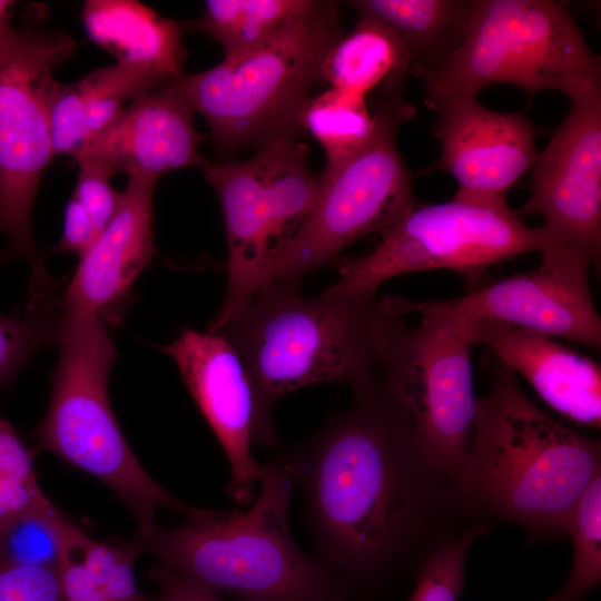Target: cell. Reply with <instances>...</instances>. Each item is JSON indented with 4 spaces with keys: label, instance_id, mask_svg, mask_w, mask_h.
Listing matches in <instances>:
<instances>
[{
    "label": "cell",
    "instance_id": "obj_1",
    "mask_svg": "<svg viewBox=\"0 0 601 601\" xmlns=\"http://www.w3.org/2000/svg\"><path fill=\"white\" fill-rule=\"evenodd\" d=\"M274 463L304 501L315 560L348 591L427 559L467 531L493 525L469 508L457 481L423 447L382 380Z\"/></svg>",
    "mask_w": 601,
    "mask_h": 601
},
{
    "label": "cell",
    "instance_id": "obj_2",
    "mask_svg": "<svg viewBox=\"0 0 601 601\" xmlns=\"http://www.w3.org/2000/svg\"><path fill=\"white\" fill-rule=\"evenodd\" d=\"M491 387L477 397L459 479L472 512L493 525L516 524L528 540L568 536L574 509L601 474V443L549 416L492 353Z\"/></svg>",
    "mask_w": 601,
    "mask_h": 601
},
{
    "label": "cell",
    "instance_id": "obj_3",
    "mask_svg": "<svg viewBox=\"0 0 601 601\" xmlns=\"http://www.w3.org/2000/svg\"><path fill=\"white\" fill-rule=\"evenodd\" d=\"M247 511L189 506L175 528L138 529L142 553L218 594L242 601H351L346 588L294 539L292 484L274 463Z\"/></svg>",
    "mask_w": 601,
    "mask_h": 601
},
{
    "label": "cell",
    "instance_id": "obj_4",
    "mask_svg": "<svg viewBox=\"0 0 601 601\" xmlns=\"http://www.w3.org/2000/svg\"><path fill=\"white\" fill-rule=\"evenodd\" d=\"M384 299L375 294L304 297L298 286L267 283L217 332L242 358L258 411L259 443L275 444L272 408L321 383L353 386L373 376Z\"/></svg>",
    "mask_w": 601,
    "mask_h": 601
},
{
    "label": "cell",
    "instance_id": "obj_5",
    "mask_svg": "<svg viewBox=\"0 0 601 601\" xmlns=\"http://www.w3.org/2000/svg\"><path fill=\"white\" fill-rule=\"evenodd\" d=\"M57 345L49 405L35 431L39 445L111 489L138 529L155 523L157 509L184 514L190 505L146 472L118 425L108 396L117 352L106 323L96 313L60 302Z\"/></svg>",
    "mask_w": 601,
    "mask_h": 601
},
{
    "label": "cell",
    "instance_id": "obj_6",
    "mask_svg": "<svg viewBox=\"0 0 601 601\" xmlns=\"http://www.w3.org/2000/svg\"><path fill=\"white\" fill-rule=\"evenodd\" d=\"M343 36L336 3L314 1L259 47L178 83L220 150L295 138L311 88Z\"/></svg>",
    "mask_w": 601,
    "mask_h": 601
},
{
    "label": "cell",
    "instance_id": "obj_7",
    "mask_svg": "<svg viewBox=\"0 0 601 601\" xmlns=\"http://www.w3.org/2000/svg\"><path fill=\"white\" fill-rule=\"evenodd\" d=\"M430 105L510 83L529 96L601 81V61L565 7L552 0H475L450 60L422 76Z\"/></svg>",
    "mask_w": 601,
    "mask_h": 601
},
{
    "label": "cell",
    "instance_id": "obj_8",
    "mask_svg": "<svg viewBox=\"0 0 601 601\" xmlns=\"http://www.w3.org/2000/svg\"><path fill=\"white\" fill-rule=\"evenodd\" d=\"M384 299L378 364L382 382L411 417L430 457L457 483L471 443L477 397L472 347L460 321L418 300Z\"/></svg>",
    "mask_w": 601,
    "mask_h": 601
},
{
    "label": "cell",
    "instance_id": "obj_9",
    "mask_svg": "<svg viewBox=\"0 0 601 601\" xmlns=\"http://www.w3.org/2000/svg\"><path fill=\"white\" fill-rule=\"evenodd\" d=\"M551 244L541 227L526 225L506 197L456 191L442 204L416 203L367 254L342 258L338 278L324 293L375 294L397 275L449 269L466 277Z\"/></svg>",
    "mask_w": 601,
    "mask_h": 601
},
{
    "label": "cell",
    "instance_id": "obj_10",
    "mask_svg": "<svg viewBox=\"0 0 601 601\" xmlns=\"http://www.w3.org/2000/svg\"><path fill=\"white\" fill-rule=\"evenodd\" d=\"M414 110L398 97L376 111L372 140L332 171L318 176L314 207L266 265L267 283L299 286L308 273L337 259L356 240L386 231L417 200L412 174L396 145V129Z\"/></svg>",
    "mask_w": 601,
    "mask_h": 601
},
{
    "label": "cell",
    "instance_id": "obj_11",
    "mask_svg": "<svg viewBox=\"0 0 601 601\" xmlns=\"http://www.w3.org/2000/svg\"><path fill=\"white\" fill-rule=\"evenodd\" d=\"M203 170L221 205L228 247L226 295L207 327L215 333L258 293L266 265L314 207L319 181L307 145L296 138L273 140L247 160L210 162Z\"/></svg>",
    "mask_w": 601,
    "mask_h": 601
},
{
    "label": "cell",
    "instance_id": "obj_12",
    "mask_svg": "<svg viewBox=\"0 0 601 601\" xmlns=\"http://www.w3.org/2000/svg\"><path fill=\"white\" fill-rule=\"evenodd\" d=\"M76 50L73 39L46 29L14 30L0 42V233L6 249L31 273L45 268L32 234L40 180L55 156L49 120L53 69Z\"/></svg>",
    "mask_w": 601,
    "mask_h": 601
},
{
    "label": "cell",
    "instance_id": "obj_13",
    "mask_svg": "<svg viewBox=\"0 0 601 601\" xmlns=\"http://www.w3.org/2000/svg\"><path fill=\"white\" fill-rule=\"evenodd\" d=\"M535 268L447 300H420L461 321H492L599 349L601 318L591 293L594 264L584 248L550 244Z\"/></svg>",
    "mask_w": 601,
    "mask_h": 601
},
{
    "label": "cell",
    "instance_id": "obj_14",
    "mask_svg": "<svg viewBox=\"0 0 601 601\" xmlns=\"http://www.w3.org/2000/svg\"><path fill=\"white\" fill-rule=\"evenodd\" d=\"M571 108L532 166L531 195L516 210L539 214L551 244L601 255V81L566 95Z\"/></svg>",
    "mask_w": 601,
    "mask_h": 601
},
{
    "label": "cell",
    "instance_id": "obj_15",
    "mask_svg": "<svg viewBox=\"0 0 601 601\" xmlns=\"http://www.w3.org/2000/svg\"><path fill=\"white\" fill-rule=\"evenodd\" d=\"M160 348L174 359L227 456V495L239 505L250 504L268 464L258 463L252 454L253 443H259V420L254 387L242 358L220 334L191 328H184Z\"/></svg>",
    "mask_w": 601,
    "mask_h": 601
},
{
    "label": "cell",
    "instance_id": "obj_16",
    "mask_svg": "<svg viewBox=\"0 0 601 601\" xmlns=\"http://www.w3.org/2000/svg\"><path fill=\"white\" fill-rule=\"evenodd\" d=\"M427 106L436 114L432 131L441 154L425 174H450L462 193L506 197L531 170L536 129L523 114L489 109L474 96L446 97Z\"/></svg>",
    "mask_w": 601,
    "mask_h": 601
},
{
    "label": "cell",
    "instance_id": "obj_17",
    "mask_svg": "<svg viewBox=\"0 0 601 601\" xmlns=\"http://www.w3.org/2000/svg\"><path fill=\"white\" fill-rule=\"evenodd\" d=\"M194 114L178 78L167 81L134 98L73 158L110 178L126 173L158 180L175 169H204L210 164L199 152L206 136L197 131Z\"/></svg>",
    "mask_w": 601,
    "mask_h": 601
},
{
    "label": "cell",
    "instance_id": "obj_18",
    "mask_svg": "<svg viewBox=\"0 0 601 601\" xmlns=\"http://www.w3.org/2000/svg\"><path fill=\"white\" fill-rule=\"evenodd\" d=\"M156 183L151 177L128 175L117 211L61 287L65 307L96 313L112 326L121 324L132 286L156 254L152 230Z\"/></svg>",
    "mask_w": 601,
    "mask_h": 601
},
{
    "label": "cell",
    "instance_id": "obj_19",
    "mask_svg": "<svg viewBox=\"0 0 601 601\" xmlns=\"http://www.w3.org/2000/svg\"><path fill=\"white\" fill-rule=\"evenodd\" d=\"M457 321L475 344L487 345L525 378L549 407L577 425L600 430L601 370L595 361L536 332L492 321Z\"/></svg>",
    "mask_w": 601,
    "mask_h": 601
},
{
    "label": "cell",
    "instance_id": "obj_20",
    "mask_svg": "<svg viewBox=\"0 0 601 601\" xmlns=\"http://www.w3.org/2000/svg\"><path fill=\"white\" fill-rule=\"evenodd\" d=\"M167 81L148 68L116 62L76 82H57L49 105L55 156L73 157L134 98Z\"/></svg>",
    "mask_w": 601,
    "mask_h": 601
},
{
    "label": "cell",
    "instance_id": "obj_21",
    "mask_svg": "<svg viewBox=\"0 0 601 601\" xmlns=\"http://www.w3.org/2000/svg\"><path fill=\"white\" fill-rule=\"evenodd\" d=\"M81 19L88 37L117 62L179 78L186 59L183 26L132 0H88Z\"/></svg>",
    "mask_w": 601,
    "mask_h": 601
},
{
    "label": "cell",
    "instance_id": "obj_22",
    "mask_svg": "<svg viewBox=\"0 0 601 601\" xmlns=\"http://www.w3.org/2000/svg\"><path fill=\"white\" fill-rule=\"evenodd\" d=\"M361 18L387 27L410 55L414 76L443 67L461 43L475 0H356Z\"/></svg>",
    "mask_w": 601,
    "mask_h": 601
},
{
    "label": "cell",
    "instance_id": "obj_23",
    "mask_svg": "<svg viewBox=\"0 0 601 601\" xmlns=\"http://www.w3.org/2000/svg\"><path fill=\"white\" fill-rule=\"evenodd\" d=\"M412 62L403 43L381 22L361 18L327 53L321 78L334 88L366 95L387 81L400 85Z\"/></svg>",
    "mask_w": 601,
    "mask_h": 601
},
{
    "label": "cell",
    "instance_id": "obj_24",
    "mask_svg": "<svg viewBox=\"0 0 601 601\" xmlns=\"http://www.w3.org/2000/svg\"><path fill=\"white\" fill-rule=\"evenodd\" d=\"M314 0H208L203 16L187 22L209 33L223 47L225 58L250 51L306 11Z\"/></svg>",
    "mask_w": 601,
    "mask_h": 601
},
{
    "label": "cell",
    "instance_id": "obj_25",
    "mask_svg": "<svg viewBox=\"0 0 601 601\" xmlns=\"http://www.w3.org/2000/svg\"><path fill=\"white\" fill-rule=\"evenodd\" d=\"M300 127L324 148L326 162L322 173H328L372 140L377 116L370 111L364 95L331 87L307 100Z\"/></svg>",
    "mask_w": 601,
    "mask_h": 601
},
{
    "label": "cell",
    "instance_id": "obj_26",
    "mask_svg": "<svg viewBox=\"0 0 601 601\" xmlns=\"http://www.w3.org/2000/svg\"><path fill=\"white\" fill-rule=\"evenodd\" d=\"M61 285L29 289L22 309L0 314V387L27 366L32 356L57 344Z\"/></svg>",
    "mask_w": 601,
    "mask_h": 601
},
{
    "label": "cell",
    "instance_id": "obj_27",
    "mask_svg": "<svg viewBox=\"0 0 601 601\" xmlns=\"http://www.w3.org/2000/svg\"><path fill=\"white\" fill-rule=\"evenodd\" d=\"M62 549L82 564L107 601H159L145 594L136 582L135 563L142 551L135 538L116 544L97 541L72 522Z\"/></svg>",
    "mask_w": 601,
    "mask_h": 601
},
{
    "label": "cell",
    "instance_id": "obj_28",
    "mask_svg": "<svg viewBox=\"0 0 601 601\" xmlns=\"http://www.w3.org/2000/svg\"><path fill=\"white\" fill-rule=\"evenodd\" d=\"M72 521L56 504L32 510L0 530V560L58 569L63 538Z\"/></svg>",
    "mask_w": 601,
    "mask_h": 601
},
{
    "label": "cell",
    "instance_id": "obj_29",
    "mask_svg": "<svg viewBox=\"0 0 601 601\" xmlns=\"http://www.w3.org/2000/svg\"><path fill=\"white\" fill-rule=\"evenodd\" d=\"M573 561L563 587L546 601H581L601 581V474L577 504L568 526Z\"/></svg>",
    "mask_w": 601,
    "mask_h": 601
},
{
    "label": "cell",
    "instance_id": "obj_30",
    "mask_svg": "<svg viewBox=\"0 0 601 601\" xmlns=\"http://www.w3.org/2000/svg\"><path fill=\"white\" fill-rule=\"evenodd\" d=\"M49 502L38 483L31 450L0 416V530Z\"/></svg>",
    "mask_w": 601,
    "mask_h": 601
},
{
    "label": "cell",
    "instance_id": "obj_31",
    "mask_svg": "<svg viewBox=\"0 0 601 601\" xmlns=\"http://www.w3.org/2000/svg\"><path fill=\"white\" fill-rule=\"evenodd\" d=\"M490 531L485 528L470 530L432 554L420 569L416 585L407 601H460L469 550L477 538Z\"/></svg>",
    "mask_w": 601,
    "mask_h": 601
},
{
    "label": "cell",
    "instance_id": "obj_32",
    "mask_svg": "<svg viewBox=\"0 0 601 601\" xmlns=\"http://www.w3.org/2000/svg\"><path fill=\"white\" fill-rule=\"evenodd\" d=\"M0 601H61L57 569L0 560Z\"/></svg>",
    "mask_w": 601,
    "mask_h": 601
},
{
    "label": "cell",
    "instance_id": "obj_33",
    "mask_svg": "<svg viewBox=\"0 0 601 601\" xmlns=\"http://www.w3.org/2000/svg\"><path fill=\"white\" fill-rule=\"evenodd\" d=\"M72 196L90 216L98 235L114 217L121 199V193L111 186L110 177L88 165H79Z\"/></svg>",
    "mask_w": 601,
    "mask_h": 601
},
{
    "label": "cell",
    "instance_id": "obj_34",
    "mask_svg": "<svg viewBox=\"0 0 601 601\" xmlns=\"http://www.w3.org/2000/svg\"><path fill=\"white\" fill-rule=\"evenodd\" d=\"M97 237L90 216L78 199L71 196L65 208L61 237L51 253H71L80 258Z\"/></svg>",
    "mask_w": 601,
    "mask_h": 601
},
{
    "label": "cell",
    "instance_id": "obj_35",
    "mask_svg": "<svg viewBox=\"0 0 601 601\" xmlns=\"http://www.w3.org/2000/svg\"><path fill=\"white\" fill-rule=\"evenodd\" d=\"M148 577L159 590V601H224L216 593L183 578L159 563L152 564Z\"/></svg>",
    "mask_w": 601,
    "mask_h": 601
},
{
    "label": "cell",
    "instance_id": "obj_36",
    "mask_svg": "<svg viewBox=\"0 0 601 601\" xmlns=\"http://www.w3.org/2000/svg\"><path fill=\"white\" fill-rule=\"evenodd\" d=\"M14 1L0 0V42L7 39L16 29L11 24Z\"/></svg>",
    "mask_w": 601,
    "mask_h": 601
},
{
    "label": "cell",
    "instance_id": "obj_37",
    "mask_svg": "<svg viewBox=\"0 0 601 601\" xmlns=\"http://www.w3.org/2000/svg\"><path fill=\"white\" fill-rule=\"evenodd\" d=\"M13 256L4 248L0 252V266L11 262Z\"/></svg>",
    "mask_w": 601,
    "mask_h": 601
}]
</instances>
